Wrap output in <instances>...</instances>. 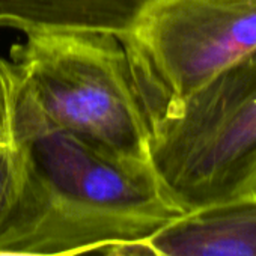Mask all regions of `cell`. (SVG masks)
Returning a JSON list of instances; mask_svg holds the SVG:
<instances>
[{"mask_svg":"<svg viewBox=\"0 0 256 256\" xmlns=\"http://www.w3.org/2000/svg\"><path fill=\"white\" fill-rule=\"evenodd\" d=\"M6 116H5V102H4V92L2 86H0V144L6 142Z\"/></svg>","mask_w":256,"mask_h":256,"instance_id":"9","label":"cell"},{"mask_svg":"<svg viewBox=\"0 0 256 256\" xmlns=\"http://www.w3.org/2000/svg\"><path fill=\"white\" fill-rule=\"evenodd\" d=\"M108 256H154L142 242L130 244H113L107 247Z\"/></svg>","mask_w":256,"mask_h":256,"instance_id":"8","label":"cell"},{"mask_svg":"<svg viewBox=\"0 0 256 256\" xmlns=\"http://www.w3.org/2000/svg\"><path fill=\"white\" fill-rule=\"evenodd\" d=\"M0 256H68V254H41V253H28V252H16V250H0Z\"/></svg>","mask_w":256,"mask_h":256,"instance_id":"10","label":"cell"},{"mask_svg":"<svg viewBox=\"0 0 256 256\" xmlns=\"http://www.w3.org/2000/svg\"><path fill=\"white\" fill-rule=\"evenodd\" d=\"M16 190L0 214V250L72 254L142 242L182 214L150 164L113 158L54 124L0 59Z\"/></svg>","mask_w":256,"mask_h":256,"instance_id":"1","label":"cell"},{"mask_svg":"<svg viewBox=\"0 0 256 256\" xmlns=\"http://www.w3.org/2000/svg\"><path fill=\"white\" fill-rule=\"evenodd\" d=\"M160 0H0V29L32 34H132Z\"/></svg>","mask_w":256,"mask_h":256,"instance_id":"6","label":"cell"},{"mask_svg":"<svg viewBox=\"0 0 256 256\" xmlns=\"http://www.w3.org/2000/svg\"><path fill=\"white\" fill-rule=\"evenodd\" d=\"M108 247V246H107ZM107 247L101 248V250H92V252H78L74 254H68V256H108Z\"/></svg>","mask_w":256,"mask_h":256,"instance_id":"11","label":"cell"},{"mask_svg":"<svg viewBox=\"0 0 256 256\" xmlns=\"http://www.w3.org/2000/svg\"><path fill=\"white\" fill-rule=\"evenodd\" d=\"M142 244L154 256H256V193L182 212Z\"/></svg>","mask_w":256,"mask_h":256,"instance_id":"5","label":"cell"},{"mask_svg":"<svg viewBox=\"0 0 256 256\" xmlns=\"http://www.w3.org/2000/svg\"><path fill=\"white\" fill-rule=\"evenodd\" d=\"M119 40L151 122L256 48V0H160Z\"/></svg>","mask_w":256,"mask_h":256,"instance_id":"4","label":"cell"},{"mask_svg":"<svg viewBox=\"0 0 256 256\" xmlns=\"http://www.w3.org/2000/svg\"><path fill=\"white\" fill-rule=\"evenodd\" d=\"M8 60L54 124L113 158L150 164V120L116 35L32 34Z\"/></svg>","mask_w":256,"mask_h":256,"instance_id":"3","label":"cell"},{"mask_svg":"<svg viewBox=\"0 0 256 256\" xmlns=\"http://www.w3.org/2000/svg\"><path fill=\"white\" fill-rule=\"evenodd\" d=\"M148 163L182 212L256 193V48L150 122Z\"/></svg>","mask_w":256,"mask_h":256,"instance_id":"2","label":"cell"},{"mask_svg":"<svg viewBox=\"0 0 256 256\" xmlns=\"http://www.w3.org/2000/svg\"><path fill=\"white\" fill-rule=\"evenodd\" d=\"M18 180V154L10 140L0 144V214L6 208Z\"/></svg>","mask_w":256,"mask_h":256,"instance_id":"7","label":"cell"}]
</instances>
